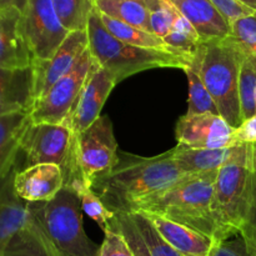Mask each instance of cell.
<instances>
[{
  "instance_id": "obj_35",
  "label": "cell",
  "mask_w": 256,
  "mask_h": 256,
  "mask_svg": "<svg viewBox=\"0 0 256 256\" xmlns=\"http://www.w3.org/2000/svg\"><path fill=\"white\" fill-rule=\"evenodd\" d=\"M216 8L218 12H220L222 18L229 22L230 25L234 24L239 19L256 12L252 8L246 6L239 0H210Z\"/></svg>"
},
{
  "instance_id": "obj_6",
  "label": "cell",
  "mask_w": 256,
  "mask_h": 256,
  "mask_svg": "<svg viewBox=\"0 0 256 256\" xmlns=\"http://www.w3.org/2000/svg\"><path fill=\"white\" fill-rule=\"evenodd\" d=\"M248 179L249 148L248 144L236 145L218 172L212 190V212L219 242L239 235L245 216Z\"/></svg>"
},
{
  "instance_id": "obj_19",
  "label": "cell",
  "mask_w": 256,
  "mask_h": 256,
  "mask_svg": "<svg viewBox=\"0 0 256 256\" xmlns=\"http://www.w3.org/2000/svg\"><path fill=\"white\" fill-rule=\"evenodd\" d=\"M15 168L0 182V256L4 255L12 238L32 220L29 202H24L14 190Z\"/></svg>"
},
{
  "instance_id": "obj_33",
  "label": "cell",
  "mask_w": 256,
  "mask_h": 256,
  "mask_svg": "<svg viewBox=\"0 0 256 256\" xmlns=\"http://www.w3.org/2000/svg\"><path fill=\"white\" fill-rule=\"evenodd\" d=\"M179 14L180 12H178L176 8L169 0H164L160 9L150 12V24H152V32L164 39L172 29V25Z\"/></svg>"
},
{
  "instance_id": "obj_36",
  "label": "cell",
  "mask_w": 256,
  "mask_h": 256,
  "mask_svg": "<svg viewBox=\"0 0 256 256\" xmlns=\"http://www.w3.org/2000/svg\"><path fill=\"white\" fill-rule=\"evenodd\" d=\"M210 256H249V254L245 248L244 240L239 235L236 239L226 240L215 245Z\"/></svg>"
},
{
  "instance_id": "obj_20",
  "label": "cell",
  "mask_w": 256,
  "mask_h": 256,
  "mask_svg": "<svg viewBox=\"0 0 256 256\" xmlns=\"http://www.w3.org/2000/svg\"><path fill=\"white\" fill-rule=\"evenodd\" d=\"M162 239L182 256H210L218 244L214 239L158 215L145 214Z\"/></svg>"
},
{
  "instance_id": "obj_2",
  "label": "cell",
  "mask_w": 256,
  "mask_h": 256,
  "mask_svg": "<svg viewBox=\"0 0 256 256\" xmlns=\"http://www.w3.org/2000/svg\"><path fill=\"white\" fill-rule=\"evenodd\" d=\"M216 172L190 174L172 186L132 204L130 212L158 215L190 228L219 244L218 228L212 212Z\"/></svg>"
},
{
  "instance_id": "obj_11",
  "label": "cell",
  "mask_w": 256,
  "mask_h": 256,
  "mask_svg": "<svg viewBox=\"0 0 256 256\" xmlns=\"http://www.w3.org/2000/svg\"><path fill=\"white\" fill-rule=\"evenodd\" d=\"M235 129L220 115H182L176 124L175 138L178 145L192 149H226L236 146Z\"/></svg>"
},
{
  "instance_id": "obj_14",
  "label": "cell",
  "mask_w": 256,
  "mask_h": 256,
  "mask_svg": "<svg viewBox=\"0 0 256 256\" xmlns=\"http://www.w3.org/2000/svg\"><path fill=\"white\" fill-rule=\"evenodd\" d=\"M89 48L86 30L69 32L62 44L48 60L32 62L35 78V100L49 90L52 84L62 79L76 65Z\"/></svg>"
},
{
  "instance_id": "obj_27",
  "label": "cell",
  "mask_w": 256,
  "mask_h": 256,
  "mask_svg": "<svg viewBox=\"0 0 256 256\" xmlns=\"http://www.w3.org/2000/svg\"><path fill=\"white\" fill-rule=\"evenodd\" d=\"M239 98L242 119L244 122L254 116L256 112V56L245 49L240 65Z\"/></svg>"
},
{
  "instance_id": "obj_17",
  "label": "cell",
  "mask_w": 256,
  "mask_h": 256,
  "mask_svg": "<svg viewBox=\"0 0 256 256\" xmlns=\"http://www.w3.org/2000/svg\"><path fill=\"white\" fill-rule=\"evenodd\" d=\"M35 102L32 66L24 69L0 68V116L30 112Z\"/></svg>"
},
{
  "instance_id": "obj_21",
  "label": "cell",
  "mask_w": 256,
  "mask_h": 256,
  "mask_svg": "<svg viewBox=\"0 0 256 256\" xmlns=\"http://www.w3.org/2000/svg\"><path fill=\"white\" fill-rule=\"evenodd\" d=\"M30 124V112L0 116V182L15 168L22 138Z\"/></svg>"
},
{
  "instance_id": "obj_39",
  "label": "cell",
  "mask_w": 256,
  "mask_h": 256,
  "mask_svg": "<svg viewBox=\"0 0 256 256\" xmlns=\"http://www.w3.org/2000/svg\"><path fill=\"white\" fill-rule=\"evenodd\" d=\"M138 2H142V4H145L148 6V9L150 10V12H155V10L160 9V6L162 5L164 0H138Z\"/></svg>"
},
{
  "instance_id": "obj_16",
  "label": "cell",
  "mask_w": 256,
  "mask_h": 256,
  "mask_svg": "<svg viewBox=\"0 0 256 256\" xmlns=\"http://www.w3.org/2000/svg\"><path fill=\"white\" fill-rule=\"evenodd\" d=\"M32 62L34 58L22 32V12L0 9V68L24 69L32 66Z\"/></svg>"
},
{
  "instance_id": "obj_1",
  "label": "cell",
  "mask_w": 256,
  "mask_h": 256,
  "mask_svg": "<svg viewBox=\"0 0 256 256\" xmlns=\"http://www.w3.org/2000/svg\"><path fill=\"white\" fill-rule=\"evenodd\" d=\"M172 159V152L156 156L118 152V162L90 182L92 192L112 212H129L132 204L188 176Z\"/></svg>"
},
{
  "instance_id": "obj_28",
  "label": "cell",
  "mask_w": 256,
  "mask_h": 256,
  "mask_svg": "<svg viewBox=\"0 0 256 256\" xmlns=\"http://www.w3.org/2000/svg\"><path fill=\"white\" fill-rule=\"evenodd\" d=\"M162 40L166 44L169 52L186 58L188 60L194 56L200 45L202 44L196 30L182 14H179L172 25V29Z\"/></svg>"
},
{
  "instance_id": "obj_13",
  "label": "cell",
  "mask_w": 256,
  "mask_h": 256,
  "mask_svg": "<svg viewBox=\"0 0 256 256\" xmlns=\"http://www.w3.org/2000/svg\"><path fill=\"white\" fill-rule=\"evenodd\" d=\"M110 228L125 238L135 256H182L162 239L144 212H114Z\"/></svg>"
},
{
  "instance_id": "obj_25",
  "label": "cell",
  "mask_w": 256,
  "mask_h": 256,
  "mask_svg": "<svg viewBox=\"0 0 256 256\" xmlns=\"http://www.w3.org/2000/svg\"><path fill=\"white\" fill-rule=\"evenodd\" d=\"M102 22L104 26L106 28L108 32L119 39L120 42H126V44L134 45L139 48H146V49H159V50H168L166 44L162 38L155 35L154 32H145V30L139 29L132 25L125 24V22H119L116 19L108 16V15L99 12Z\"/></svg>"
},
{
  "instance_id": "obj_5",
  "label": "cell",
  "mask_w": 256,
  "mask_h": 256,
  "mask_svg": "<svg viewBox=\"0 0 256 256\" xmlns=\"http://www.w3.org/2000/svg\"><path fill=\"white\" fill-rule=\"evenodd\" d=\"M86 32L89 52L94 62L109 72L118 82L138 72L156 68L184 70L189 62L186 58L168 50L146 49L120 42L108 32L95 6L90 12Z\"/></svg>"
},
{
  "instance_id": "obj_37",
  "label": "cell",
  "mask_w": 256,
  "mask_h": 256,
  "mask_svg": "<svg viewBox=\"0 0 256 256\" xmlns=\"http://www.w3.org/2000/svg\"><path fill=\"white\" fill-rule=\"evenodd\" d=\"M235 145L255 144L256 142V112L252 118L245 120L234 132Z\"/></svg>"
},
{
  "instance_id": "obj_15",
  "label": "cell",
  "mask_w": 256,
  "mask_h": 256,
  "mask_svg": "<svg viewBox=\"0 0 256 256\" xmlns=\"http://www.w3.org/2000/svg\"><path fill=\"white\" fill-rule=\"evenodd\" d=\"M64 186L62 168L54 164H40L16 170L14 190L26 202L52 200Z\"/></svg>"
},
{
  "instance_id": "obj_3",
  "label": "cell",
  "mask_w": 256,
  "mask_h": 256,
  "mask_svg": "<svg viewBox=\"0 0 256 256\" xmlns=\"http://www.w3.org/2000/svg\"><path fill=\"white\" fill-rule=\"evenodd\" d=\"M244 49L230 35L220 42H202L188 62L202 78L219 115L234 129L242 124L239 75Z\"/></svg>"
},
{
  "instance_id": "obj_30",
  "label": "cell",
  "mask_w": 256,
  "mask_h": 256,
  "mask_svg": "<svg viewBox=\"0 0 256 256\" xmlns=\"http://www.w3.org/2000/svg\"><path fill=\"white\" fill-rule=\"evenodd\" d=\"M184 72L186 74L188 82H189V100H188L186 114L196 115L210 112V114L219 115L216 105L196 70L192 65L188 64Z\"/></svg>"
},
{
  "instance_id": "obj_40",
  "label": "cell",
  "mask_w": 256,
  "mask_h": 256,
  "mask_svg": "<svg viewBox=\"0 0 256 256\" xmlns=\"http://www.w3.org/2000/svg\"><path fill=\"white\" fill-rule=\"evenodd\" d=\"M239 2H242V4H245L246 6L252 8V10H255L256 12V0H239Z\"/></svg>"
},
{
  "instance_id": "obj_9",
  "label": "cell",
  "mask_w": 256,
  "mask_h": 256,
  "mask_svg": "<svg viewBox=\"0 0 256 256\" xmlns=\"http://www.w3.org/2000/svg\"><path fill=\"white\" fill-rule=\"evenodd\" d=\"M74 136L78 162L90 185L95 176L110 170L118 162L119 149L112 120L108 115H100L92 126Z\"/></svg>"
},
{
  "instance_id": "obj_32",
  "label": "cell",
  "mask_w": 256,
  "mask_h": 256,
  "mask_svg": "<svg viewBox=\"0 0 256 256\" xmlns=\"http://www.w3.org/2000/svg\"><path fill=\"white\" fill-rule=\"evenodd\" d=\"M232 38L256 56V12L232 25Z\"/></svg>"
},
{
  "instance_id": "obj_38",
  "label": "cell",
  "mask_w": 256,
  "mask_h": 256,
  "mask_svg": "<svg viewBox=\"0 0 256 256\" xmlns=\"http://www.w3.org/2000/svg\"><path fill=\"white\" fill-rule=\"evenodd\" d=\"M29 0H0V9H6V8H12L19 12H24Z\"/></svg>"
},
{
  "instance_id": "obj_22",
  "label": "cell",
  "mask_w": 256,
  "mask_h": 256,
  "mask_svg": "<svg viewBox=\"0 0 256 256\" xmlns=\"http://www.w3.org/2000/svg\"><path fill=\"white\" fill-rule=\"evenodd\" d=\"M232 148L226 149H192L178 145L172 152V159L180 170L186 174H202L216 172L232 154Z\"/></svg>"
},
{
  "instance_id": "obj_4",
  "label": "cell",
  "mask_w": 256,
  "mask_h": 256,
  "mask_svg": "<svg viewBox=\"0 0 256 256\" xmlns=\"http://www.w3.org/2000/svg\"><path fill=\"white\" fill-rule=\"evenodd\" d=\"M32 220L58 256H99L100 246L82 226V198L74 189H62L49 202H29Z\"/></svg>"
},
{
  "instance_id": "obj_26",
  "label": "cell",
  "mask_w": 256,
  "mask_h": 256,
  "mask_svg": "<svg viewBox=\"0 0 256 256\" xmlns=\"http://www.w3.org/2000/svg\"><path fill=\"white\" fill-rule=\"evenodd\" d=\"M2 256H58L36 225L30 220L28 226L18 232Z\"/></svg>"
},
{
  "instance_id": "obj_18",
  "label": "cell",
  "mask_w": 256,
  "mask_h": 256,
  "mask_svg": "<svg viewBox=\"0 0 256 256\" xmlns=\"http://www.w3.org/2000/svg\"><path fill=\"white\" fill-rule=\"evenodd\" d=\"M192 25L202 42H220L232 35V25L210 0H169Z\"/></svg>"
},
{
  "instance_id": "obj_34",
  "label": "cell",
  "mask_w": 256,
  "mask_h": 256,
  "mask_svg": "<svg viewBox=\"0 0 256 256\" xmlns=\"http://www.w3.org/2000/svg\"><path fill=\"white\" fill-rule=\"evenodd\" d=\"M104 242L100 245L99 256H135L125 238L110 228L104 232Z\"/></svg>"
},
{
  "instance_id": "obj_8",
  "label": "cell",
  "mask_w": 256,
  "mask_h": 256,
  "mask_svg": "<svg viewBox=\"0 0 256 256\" xmlns=\"http://www.w3.org/2000/svg\"><path fill=\"white\" fill-rule=\"evenodd\" d=\"M22 26L34 62L50 59L69 35L55 12L52 0H29L22 12Z\"/></svg>"
},
{
  "instance_id": "obj_31",
  "label": "cell",
  "mask_w": 256,
  "mask_h": 256,
  "mask_svg": "<svg viewBox=\"0 0 256 256\" xmlns=\"http://www.w3.org/2000/svg\"><path fill=\"white\" fill-rule=\"evenodd\" d=\"M78 194L82 198V212L92 218L100 226V229L106 232L110 229V220L114 216V212H110L99 196L92 192L89 185H85L79 189Z\"/></svg>"
},
{
  "instance_id": "obj_7",
  "label": "cell",
  "mask_w": 256,
  "mask_h": 256,
  "mask_svg": "<svg viewBox=\"0 0 256 256\" xmlns=\"http://www.w3.org/2000/svg\"><path fill=\"white\" fill-rule=\"evenodd\" d=\"M92 65V56L88 48L76 65L35 100L30 110L32 124H62L66 126Z\"/></svg>"
},
{
  "instance_id": "obj_10",
  "label": "cell",
  "mask_w": 256,
  "mask_h": 256,
  "mask_svg": "<svg viewBox=\"0 0 256 256\" xmlns=\"http://www.w3.org/2000/svg\"><path fill=\"white\" fill-rule=\"evenodd\" d=\"M74 142V134L65 125L30 124L22 138V152L26 158V166L54 164L64 168Z\"/></svg>"
},
{
  "instance_id": "obj_12",
  "label": "cell",
  "mask_w": 256,
  "mask_h": 256,
  "mask_svg": "<svg viewBox=\"0 0 256 256\" xmlns=\"http://www.w3.org/2000/svg\"><path fill=\"white\" fill-rule=\"evenodd\" d=\"M116 84V79L92 59L86 82L68 120L66 126L72 134L79 135L99 119L102 106Z\"/></svg>"
},
{
  "instance_id": "obj_24",
  "label": "cell",
  "mask_w": 256,
  "mask_h": 256,
  "mask_svg": "<svg viewBox=\"0 0 256 256\" xmlns=\"http://www.w3.org/2000/svg\"><path fill=\"white\" fill-rule=\"evenodd\" d=\"M249 148V179L244 222L239 235L244 240L249 256H256V142Z\"/></svg>"
},
{
  "instance_id": "obj_29",
  "label": "cell",
  "mask_w": 256,
  "mask_h": 256,
  "mask_svg": "<svg viewBox=\"0 0 256 256\" xmlns=\"http://www.w3.org/2000/svg\"><path fill=\"white\" fill-rule=\"evenodd\" d=\"M55 12L69 32L86 30L89 16L94 9L92 0H52Z\"/></svg>"
},
{
  "instance_id": "obj_23",
  "label": "cell",
  "mask_w": 256,
  "mask_h": 256,
  "mask_svg": "<svg viewBox=\"0 0 256 256\" xmlns=\"http://www.w3.org/2000/svg\"><path fill=\"white\" fill-rule=\"evenodd\" d=\"M98 12L132 25L145 32H152L150 24V10L138 0H92Z\"/></svg>"
}]
</instances>
